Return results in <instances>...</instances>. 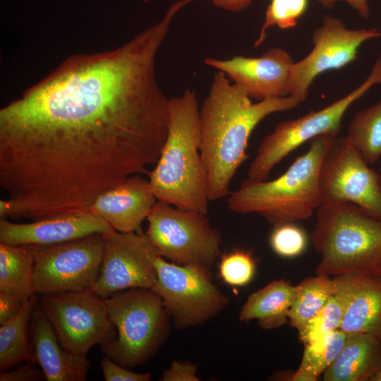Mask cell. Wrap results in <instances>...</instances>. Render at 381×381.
I'll return each instance as SVG.
<instances>
[{
    "label": "cell",
    "mask_w": 381,
    "mask_h": 381,
    "mask_svg": "<svg viewBox=\"0 0 381 381\" xmlns=\"http://www.w3.org/2000/svg\"><path fill=\"white\" fill-rule=\"evenodd\" d=\"M174 18L167 11L112 50L69 56L0 109L10 218L87 212L128 177L148 174L168 133L155 61Z\"/></svg>",
    "instance_id": "cell-1"
},
{
    "label": "cell",
    "mask_w": 381,
    "mask_h": 381,
    "mask_svg": "<svg viewBox=\"0 0 381 381\" xmlns=\"http://www.w3.org/2000/svg\"><path fill=\"white\" fill-rule=\"evenodd\" d=\"M289 95L253 103L226 74L217 71L210 91L200 109V152L207 171L210 201L227 197L233 177L248 157L249 137L260 122L271 114L299 106Z\"/></svg>",
    "instance_id": "cell-2"
},
{
    "label": "cell",
    "mask_w": 381,
    "mask_h": 381,
    "mask_svg": "<svg viewBox=\"0 0 381 381\" xmlns=\"http://www.w3.org/2000/svg\"><path fill=\"white\" fill-rule=\"evenodd\" d=\"M199 114L193 90L186 89L169 98L167 137L155 167L147 175L157 200L207 214L210 200L200 149Z\"/></svg>",
    "instance_id": "cell-3"
},
{
    "label": "cell",
    "mask_w": 381,
    "mask_h": 381,
    "mask_svg": "<svg viewBox=\"0 0 381 381\" xmlns=\"http://www.w3.org/2000/svg\"><path fill=\"white\" fill-rule=\"evenodd\" d=\"M337 136L325 134L312 139L308 150L273 180H243L226 197L227 207L237 214H258L274 226L309 219L322 205L320 167Z\"/></svg>",
    "instance_id": "cell-4"
},
{
    "label": "cell",
    "mask_w": 381,
    "mask_h": 381,
    "mask_svg": "<svg viewBox=\"0 0 381 381\" xmlns=\"http://www.w3.org/2000/svg\"><path fill=\"white\" fill-rule=\"evenodd\" d=\"M310 239L321 255L316 274L381 277V221L351 202L322 204Z\"/></svg>",
    "instance_id": "cell-5"
},
{
    "label": "cell",
    "mask_w": 381,
    "mask_h": 381,
    "mask_svg": "<svg viewBox=\"0 0 381 381\" xmlns=\"http://www.w3.org/2000/svg\"><path fill=\"white\" fill-rule=\"evenodd\" d=\"M116 337L101 346L104 355L132 368L147 361L165 340L169 314L160 296L147 288H133L105 298Z\"/></svg>",
    "instance_id": "cell-6"
},
{
    "label": "cell",
    "mask_w": 381,
    "mask_h": 381,
    "mask_svg": "<svg viewBox=\"0 0 381 381\" xmlns=\"http://www.w3.org/2000/svg\"><path fill=\"white\" fill-rule=\"evenodd\" d=\"M379 84H381V54L367 78L346 95L320 110L279 122L260 143L247 171L248 178L267 180L278 163L306 142L325 134L339 135L342 119L348 109Z\"/></svg>",
    "instance_id": "cell-7"
},
{
    "label": "cell",
    "mask_w": 381,
    "mask_h": 381,
    "mask_svg": "<svg viewBox=\"0 0 381 381\" xmlns=\"http://www.w3.org/2000/svg\"><path fill=\"white\" fill-rule=\"evenodd\" d=\"M206 214L157 200L146 219V234L159 256L177 265L211 270L222 238Z\"/></svg>",
    "instance_id": "cell-8"
},
{
    "label": "cell",
    "mask_w": 381,
    "mask_h": 381,
    "mask_svg": "<svg viewBox=\"0 0 381 381\" xmlns=\"http://www.w3.org/2000/svg\"><path fill=\"white\" fill-rule=\"evenodd\" d=\"M157 279L150 289L158 294L176 328L207 322L226 308L229 298L212 282L211 270L180 265L157 255Z\"/></svg>",
    "instance_id": "cell-9"
},
{
    "label": "cell",
    "mask_w": 381,
    "mask_h": 381,
    "mask_svg": "<svg viewBox=\"0 0 381 381\" xmlns=\"http://www.w3.org/2000/svg\"><path fill=\"white\" fill-rule=\"evenodd\" d=\"M38 304L60 344L75 355L86 357L92 346L116 336L105 298L92 290L42 294Z\"/></svg>",
    "instance_id": "cell-10"
},
{
    "label": "cell",
    "mask_w": 381,
    "mask_h": 381,
    "mask_svg": "<svg viewBox=\"0 0 381 381\" xmlns=\"http://www.w3.org/2000/svg\"><path fill=\"white\" fill-rule=\"evenodd\" d=\"M369 165L346 136L334 138L320 167L322 204L351 202L381 221L380 176Z\"/></svg>",
    "instance_id": "cell-11"
},
{
    "label": "cell",
    "mask_w": 381,
    "mask_h": 381,
    "mask_svg": "<svg viewBox=\"0 0 381 381\" xmlns=\"http://www.w3.org/2000/svg\"><path fill=\"white\" fill-rule=\"evenodd\" d=\"M103 234L37 246L34 287L36 294L92 290L100 272Z\"/></svg>",
    "instance_id": "cell-12"
},
{
    "label": "cell",
    "mask_w": 381,
    "mask_h": 381,
    "mask_svg": "<svg viewBox=\"0 0 381 381\" xmlns=\"http://www.w3.org/2000/svg\"><path fill=\"white\" fill-rule=\"evenodd\" d=\"M380 37L381 32L377 28L349 29L340 19L325 16L322 25L313 32L312 50L291 67L289 95L303 102L316 77L356 60L363 43Z\"/></svg>",
    "instance_id": "cell-13"
},
{
    "label": "cell",
    "mask_w": 381,
    "mask_h": 381,
    "mask_svg": "<svg viewBox=\"0 0 381 381\" xmlns=\"http://www.w3.org/2000/svg\"><path fill=\"white\" fill-rule=\"evenodd\" d=\"M103 258L92 291L109 298L133 288L151 289L157 279L155 259L159 255L145 232L104 234Z\"/></svg>",
    "instance_id": "cell-14"
},
{
    "label": "cell",
    "mask_w": 381,
    "mask_h": 381,
    "mask_svg": "<svg viewBox=\"0 0 381 381\" xmlns=\"http://www.w3.org/2000/svg\"><path fill=\"white\" fill-rule=\"evenodd\" d=\"M204 62L224 73L250 99L260 101L289 95L291 70L295 61L282 48H271L259 57H207Z\"/></svg>",
    "instance_id": "cell-15"
},
{
    "label": "cell",
    "mask_w": 381,
    "mask_h": 381,
    "mask_svg": "<svg viewBox=\"0 0 381 381\" xmlns=\"http://www.w3.org/2000/svg\"><path fill=\"white\" fill-rule=\"evenodd\" d=\"M114 229L91 211L52 216L30 223H13L0 218V243L13 246H49ZM116 231V230H115Z\"/></svg>",
    "instance_id": "cell-16"
},
{
    "label": "cell",
    "mask_w": 381,
    "mask_h": 381,
    "mask_svg": "<svg viewBox=\"0 0 381 381\" xmlns=\"http://www.w3.org/2000/svg\"><path fill=\"white\" fill-rule=\"evenodd\" d=\"M333 295L341 306L340 329L381 339V277L358 273L332 277Z\"/></svg>",
    "instance_id": "cell-17"
},
{
    "label": "cell",
    "mask_w": 381,
    "mask_h": 381,
    "mask_svg": "<svg viewBox=\"0 0 381 381\" xmlns=\"http://www.w3.org/2000/svg\"><path fill=\"white\" fill-rule=\"evenodd\" d=\"M156 201L149 180L135 174L100 195L89 211L98 214L116 231L139 233L143 232L142 223Z\"/></svg>",
    "instance_id": "cell-18"
},
{
    "label": "cell",
    "mask_w": 381,
    "mask_h": 381,
    "mask_svg": "<svg viewBox=\"0 0 381 381\" xmlns=\"http://www.w3.org/2000/svg\"><path fill=\"white\" fill-rule=\"evenodd\" d=\"M32 318V346L44 378L48 381L85 380L91 366L89 360L63 347L39 304Z\"/></svg>",
    "instance_id": "cell-19"
},
{
    "label": "cell",
    "mask_w": 381,
    "mask_h": 381,
    "mask_svg": "<svg viewBox=\"0 0 381 381\" xmlns=\"http://www.w3.org/2000/svg\"><path fill=\"white\" fill-rule=\"evenodd\" d=\"M381 368V339L370 334H347L335 361L323 373L325 381H370Z\"/></svg>",
    "instance_id": "cell-20"
},
{
    "label": "cell",
    "mask_w": 381,
    "mask_h": 381,
    "mask_svg": "<svg viewBox=\"0 0 381 381\" xmlns=\"http://www.w3.org/2000/svg\"><path fill=\"white\" fill-rule=\"evenodd\" d=\"M296 293V286L284 279L270 282L252 293L241 308L240 321L257 320L263 329L280 327L289 322L288 313Z\"/></svg>",
    "instance_id": "cell-21"
},
{
    "label": "cell",
    "mask_w": 381,
    "mask_h": 381,
    "mask_svg": "<svg viewBox=\"0 0 381 381\" xmlns=\"http://www.w3.org/2000/svg\"><path fill=\"white\" fill-rule=\"evenodd\" d=\"M36 246L0 243V291L24 301L35 295L34 269Z\"/></svg>",
    "instance_id": "cell-22"
},
{
    "label": "cell",
    "mask_w": 381,
    "mask_h": 381,
    "mask_svg": "<svg viewBox=\"0 0 381 381\" xmlns=\"http://www.w3.org/2000/svg\"><path fill=\"white\" fill-rule=\"evenodd\" d=\"M37 304L35 294L24 302L16 315L0 325L1 370H8L24 361L36 362L28 337V325Z\"/></svg>",
    "instance_id": "cell-23"
},
{
    "label": "cell",
    "mask_w": 381,
    "mask_h": 381,
    "mask_svg": "<svg viewBox=\"0 0 381 381\" xmlns=\"http://www.w3.org/2000/svg\"><path fill=\"white\" fill-rule=\"evenodd\" d=\"M332 295L331 277L316 274L303 279L296 286L295 296L288 313L290 326L300 332Z\"/></svg>",
    "instance_id": "cell-24"
},
{
    "label": "cell",
    "mask_w": 381,
    "mask_h": 381,
    "mask_svg": "<svg viewBox=\"0 0 381 381\" xmlns=\"http://www.w3.org/2000/svg\"><path fill=\"white\" fill-rule=\"evenodd\" d=\"M346 137L368 164L381 158V99L354 115Z\"/></svg>",
    "instance_id": "cell-25"
},
{
    "label": "cell",
    "mask_w": 381,
    "mask_h": 381,
    "mask_svg": "<svg viewBox=\"0 0 381 381\" xmlns=\"http://www.w3.org/2000/svg\"><path fill=\"white\" fill-rule=\"evenodd\" d=\"M346 337V334L338 329L305 344L299 368L319 377L339 356Z\"/></svg>",
    "instance_id": "cell-26"
},
{
    "label": "cell",
    "mask_w": 381,
    "mask_h": 381,
    "mask_svg": "<svg viewBox=\"0 0 381 381\" xmlns=\"http://www.w3.org/2000/svg\"><path fill=\"white\" fill-rule=\"evenodd\" d=\"M307 6L308 0H272L254 47H257L264 42L267 30L273 26L282 30L296 27L298 19L305 13Z\"/></svg>",
    "instance_id": "cell-27"
},
{
    "label": "cell",
    "mask_w": 381,
    "mask_h": 381,
    "mask_svg": "<svg viewBox=\"0 0 381 381\" xmlns=\"http://www.w3.org/2000/svg\"><path fill=\"white\" fill-rule=\"evenodd\" d=\"M343 310L341 304L332 295L298 332L299 339L305 344L313 341L341 327Z\"/></svg>",
    "instance_id": "cell-28"
},
{
    "label": "cell",
    "mask_w": 381,
    "mask_h": 381,
    "mask_svg": "<svg viewBox=\"0 0 381 381\" xmlns=\"http://www.w3.org/2000/svg\"><path fill=\"white\" fill-rule=\"evenodd\" d=\"M219 270L225 283L242 286L252 280L255 272V260L250 251L236 249L222 256Z\"/></svg>",
    "instance_id": "cell-29"
},
{
    "label": "cell",
    "mask_w": 381,
    "mask_h": 381,
    "mask_svg": "<svg viewBox=\"0 0 381 381\" xmlns=\"http://www.w3.org/2000/svg\"><path fill=\"white\" fill-rule=\"evenodd\" d=\"M270 244L277 255L290 258L303 253L308 238L303 229L294 222H287L274 226L270 237Z\"/></svg>",
    "instance_id": "cell-30"
},
{
    "label": "cell",
    "mask_w": 381,
    "mask_h": 381,
    "mask_svg": "<svg viewBox=\"0 0 381 381\" xmlns=\"http://www.w3.org/2000/svg\"><path fill=\"white\" fill-rule=\"evenodd\" d=\"M102 373L106 381H148L150 373H138L128 370L107 356L100 362Z\"/></svg>",
    "instance_id": "cell-31"
},
{
    "label": "cell",
    "mask_w": 381,
    "mask_h": 381,
    "mask_svg": "<svg viewBox=\"0 0 381 381\" xmlns=\"http://www.w3.org/2000/svg\"><path fill=\"white\" fill-rule=\"evenodd\" d=\"M162 381H199L197 367L188 361H174L162 375Z\"/></svg>",
    "instance_id": "cell-32"
},
{
    "label": "cell",
    "mask_w": 381,
    "mask_h": 381,
    "mask_svg": "<svg viewBox=\"0 0 381 381\" xmlns=\"http://www.w3.org/2000/svg\"><path fill=\"white\" fill-rule=\"evenodd\" d=\"M35 361H29L15 370L3 373L0 375V381H38L44 378L42 370L34 366Z\"/></svg>",
    "instance_id": "cell-33"
},
{
    "label": "cell",
    "mask_w": 381,
    "mask_h": 381,
    "mask_svg": "<svg viewBox=\"0 0 381 381\" xmlns=\"http://www.w3.org/2000/svg\"><path fill=\"white\" fill-rule=\"evenodd\" d=\"M25 301L18 296L0 291V325L16 315Z\"/></svg>",
    "instance_id": "cell-34"
},
{
    "label": "cell",
    "mask_w": 381,
    "mask_h": 381,
    "mask_svg": "<svg viewBox=\"0 0 381 381\" xmlns=\"http://www.w3.org/2000/svg\"><path fill=\"white\" fill-rule=\"evenodd\" d=\"M325 8L330 9L338 1H345L349 4L358 13L364 18L370 15V7L368 0H318Z\"/></svg>",
    "instance_id": "cell-35"
},
{
    "label": "cell",
    "mask_w": 381,
    "mask_h": 381,
    "mask_svg": "<svg viewBox=\"0 0 381 381\" xmlns=\"http://www.w3.org/2000/svg\"><path fill=\"white\" fill-rule=\"evenodd\" d=\"M213 4L224 10L238 12L247 8L253 0H212Z\"/></svg>",
    "instance_id": "cell-36"
},
{
    "label": "cell",
    "mask_w": 381,
    "mask_h": 381,
    "mask_svg": "<svg viewBox=\"0 0 381 381\" xmlns=\"http://www.w3.org/2000/svg\"><path fill=\"white\" fill-rule=\"evenodd\" d=\"M370 381H381V368L373 375Z\"/></svg>",
    "instance_id": "cell-37"
},
{
    "label": "cell",
    "mask_w": 381,
    "mask_h": 381,
    "mask_svg": "<svg viewBox=\"0 0 381 381\" xmlns=\"http://www.w3.org/2000/svg\"><path fill=\"white\" fill-rule=\"evenodd\" d=\"M378 174H379V176H380V186H381V163H380V171H379Z\"/></svg>",
    "instance_id": "cell-38"
}]
</instances>
